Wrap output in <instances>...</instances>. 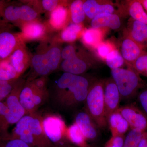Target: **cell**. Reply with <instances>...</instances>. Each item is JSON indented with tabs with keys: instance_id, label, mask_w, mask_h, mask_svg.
I'll use <instances>...</instances> for the list:
<instances>
[{
	"instance_id": "cell-32",
	"label": "cell",
	"mask_w": 147,
	"mask_h": 147,
	"mask_svg": "<svg viewBox=\"0 0 147 147\" xmlns=\"http://www.w3.org/2000/svg\"><path fill=\"white\" fill-rule=\"evenodd\" d=\"M143 133L138 129H131L125 137L123 147H137Z\"/></svg>"
},
{
	"instance_id": "cell-27",
	"label": "cell",
	"mask_w": 147,
	"mask_h": 147,
	"mask_svg": "<svg viewBox=\"0 0 147 147\" xmlns=\"http://www.w3.org/2000/svg\"><path fill=\"white\" fill-rule=\"evenodd\" d=\"M19 78L20 76L11 65L8 58L0 61V81H11Z\"/></svg>"
},
{
	"instance_id": "cell-5",
	"label": "cell",
	"mask_w": 147,
	"mask_h": 147,
	"mask_svg": "<svg viewBox=\"0 0 147 147\" xmlns=\"http://www.w3.org/2000/svg\"><path fill=\"white\" fill-rule=\"evenodd\" d=\"M85 104V110L100 129L108 126L105 115L104 83L97 81L91 85Z\"/></svg>"
},
{
	"instance_id": "cell-4",
	"label": "cell",
	"mask_w": 147,
	"mask_h": 147,
	"mask_svg": "<svg viewBox=\"0 0 147 147\" xmlns=\"http://www.w3.org/2000/svg\"><path fill=\"white\" fill-rule=\"evenodd\" d=\"M111 74L120 94L121 100H131L137 96L139 90L145 88L144 82L134 69H115L111 70Z\"/></svg>"
},
{
	"instance_id": "cell-39",
	"label": "cell",
	"mask_w": 147,
	"mask_h": 147,
	"mask_svg": "<svg viewBox=\"0 0 147 147\" xmlns=\"http://www.w3.org/2000/svg\"><path fill=\"white\" fill-rule=\"evenodd\" d=\"M97 46V51L98 55L105 59L108 54L113 50L110 45L105 42L99 43Z\"/></svg>"
},
{
	"instance_id": "cell-14",
	"label": "cell",
	"mask_w": 147,
	"mask_h": 147,
	"mask_svg": "<svg viewBox=\"0 0 147 147\" xmlns=\"http://www.w3.org/2000/svg\"><path fill=\"white\" fill-rule=\"evenodd\" d=\"M32 56L25 43L18 47L8 58L20 77L31 65Z\"/></svg>"
},
{
	"instance_id": "cell-2",
	"label": "cell",
	"mask_w": 147,
	"mask_h": 147,
	"mask_svg": "<svg viewBox=\"0 0 147 147\" xmlns=\"http://www.w3.org/2000/svg\"><path fill=\"white\" fill-rule=\"evenodd\" d=\"M42 118L36 112L26 114L16 124L9 136L33 147H55L44 132Z\"/></svg>"
},
{
	"instance_id": "cell-28",
	"label": "cell",
	"mask_w": 147,
	"mask_h": 147,
	"mask_svg": "<svg viewBox=\"0 0 147 147\" xmlns=\"http://www.w3.org/2000/svg\"><path fill=\"white\" fill-rule=\"evenodd\" d=\"M84 3L81 0H76L70 4L71 18L74 24H81L85 19L86 15L83 7Z\"/></svg>"
},
{
	"instance_id": "cell-13",
	"label": "cell",
	"mask_w": 147,
	"mask_h": 147,
	"mask_svg": "<svg viewBox=\"0 0 147 147\" xmlns=\"http://www.w3.org/2000/svg\"><path fill=\"white\" fill-rule=\"evenodd\" d=\"M104 99L107 120L110 114L118 110L121 100L118 89L113 79L104 83Z\"/></svg>"
},
{
	"instance_id": "cell-26",
	"label": "cell",
	"mask_w": 147,
	"mask_h": 147,
	"mask_svg": "<svg viewBox=\"0 0 147 147\" xmlns=\"http://www.w3.org/2000/svg\"><path fill=\"white\" fill-rule=\"evenodd\" d=\"M129 13L133 20L147 25V13L140 1H134L130 3Z\"/></svg>"
},
{
	"instance_id": "cell-35",
	"label": "cell",
	"mask_w": 147,
	"mask_h": 147,
	"mask_svg": "<svg viewBox=\"0 0 147 147\" xmlns=\"http://www.w3.org/2000/svg\"><path fill=\"white\" fill-rule=\"evenodd\" d=\"M0 147H33L18 138H13L9 135L0 139Z\"/></svg>"
},
{
	"instance_id": "cell-43",
	"label": "cell",
	"mask_w": 147,
	"mask_h": 147,
	"mask_svg": "<svg viewBox=\"0 0 147 147\" xmlns=\"http://www.w3.org/2000/svg\"><path fill=\"white\" fill-rule=\"evenodd\" d=\"M140 2L144 7L145 10L146 11L147 13V0H143V1H140Z\"/></svg>"
},
{
	"instance_id": "cell-22",
	"label": "cell",
	"mask_w": 147,
	"mask_h": 147,
	"mask_svg": "<svg viewBox=\"0 0 147 147\" xmlns=\"http://www.w3.org/2000/svg\"><path fill=\"white\" fill-rule=\"evenodd\" d=\"M129 37L144 49L147 47V25L132 19Z\"/></svg>"
},
{
	"instance_id": "cell-1",
	"label": "cell",
	"mask_w": 147,
	"mask_h": 147,
	"mask_svg": "<svg viewBox=\"0 0 147 147\" xmlns=\"http://www.w3.org/2000/svg\"><path fill=\"white\" fill-rule=\"evenodd\" d=\"M90 86L86 77L64 72L56 83L54 100L61 108H74L84 103Z\"/></svg>"
},
{
	"instance_id": "cell-16",
	"label": "cell",
	"mask_w": 147,
	"mask_h": 147,
	"mask_svg": "<svg viewBox=\"0 0 147 147\" xmlns=\"http://www.w3.org/2000/svg\"><path fill=\"white\" fill-rule=\"evenodd\" d=\"M68 16L69 11L66 6H59L50 12L49 20L46 24L50 31L63 30L67 26Z\"/></svg>"
},
{
	"instance_id": "cell-7",
	"label": "cell",
	"mask_w": 147,
	"mask_h": 147,
	"mask_svg": "<svg viewBox=\"0 0 147 147\" xmlns=\"http://www.w3.org/2000/svg\"><path fill=\"white\" fill-rule=\"evenodd\" d=\"M39 13L28 4L8 1L4 9L3 19L5 23L19 26L21 24L37 20Z\"/></svg>"
},
{
	"instance_id": "cell-3",
	"label": "cell",
	"mask_w": 147,
	"mask_h": 147,
	"mask_svg": "<svg viewBox=\"0 0 147 147\" xmlns=\"http://www.w3.org/2000/svg\"><path fill=\"white\" fill-rule=\"evenodd\" d=\"M45 44L32 56V67L36 74L40 76H47L56 70L62 59V50L58 42L52 39L50 45Z\"/></svg>"
},
{
	"instance_id": "cell-40",
	"label": "cell",
	"mask_w": 147,
	"mask_h": 147,
	"mask_svg": "<svg viewBox=\"0 0 147 147\" xmlns=\"http://www.w3.org/2000/svg\"><path fill=\"white\" fill-rule=\"evenodd\" d=\"M76 53V50L73 45H67L62 50L61 59L63 60L67 59Z\"/></svg>"
},
{
	"instance_id": "cell-23",
	"label": "cell",
	"mask_w": 147,
	"mask_h": 147,
	"mask_svg": "<svg viewBox=\"0 0 147 147\" xmlns=\"http://www.w3.org/2000/svg\"><path fill=\"white\" fill-rule=\"evenodd\" d=\"M82 29L81 24L72 23L63 29L59 36L52 38L54 41L58 42L60 41L71 42L75 41L82 33Z\"/></svg>"
},
{
	"instance_id": "cell-38",
	"label": "cell",
	"mask_w": 147,
	"mask_h": 147,
	"mask_svg": "<svg viewBox=\"0 0 147 147\" xmlns=\"http://www.w3.org/2000/svg\"><path fill=\"white\" fill-rule=\"evenodd\" d=\"M137 100L142 111L147 116V88H143L137 95Z\"/></svg>"
},
{
	"instance_id": "cell-41",
	"label": "cell",
	"mask_w": 147,
	"mask_h": 147,
	"mask_svg": "<svg viewBox=\"0 0 147 147\" xmlns=\"http://www.w3.org/2000/svg\"><path fill=\"white\" fill-rule=\"evenodd\" d=\"M8 2L7 1L0 0V28L8 24L5 23L3 19L4 9Z\"/></svg>"
},
{
	"instance_id": "cell-9",
	"label": "cell",
	"mask_w": 147,
	"mask_h": 147,
	"mask_svg": "<svg viewBox=\"0 0 147 147\" xmlns=\"http://www.w3.org/2000/svg\"><path fill=\"white\" fill-rule=\"evenodd\" d=\"M26 82V80L19 78L12 91L5 99L8 109L6 121L9 126L17 123L26 114L19 101L20 93Z\"/></svg>"
},
{
	"instance_id": "cell-37",
	"label": "cell",
	"mask_w": 147,
	"mask_h": 147,
	"mask_svg": "<svg viewBox=\"0 0 147 147\" xmlns=\"http://www.w3.org/2000/svg\"><path fill=\"white\" fill-rule=\"evenodd\" d=\"M125 137V135L112 136L105 143L104 147H123Z\"/></svg>"
},
{
	"instance_id": "cell-10",
	"label": "cell",
	"mask_w": 147,
	"mask_h": 147,
	"mask_svg": "<svg viewBox=\"0 0 147 147\" xmlns=\"http://www.w3.org/2000/svg\"><path fill=\"white\" fill-rule=\"evenodd\" d=\"M11 27L8 24L0 28V61L8 58L18 47L26 43L20 32L12 31Z\"/></svg>"
},
{
	"instance_id": "cell-30",
	"label": "cell",
	"mask_w": 147,
	"mask_h": 147,
	"mask_svg": "<svg viewBox=\"0 0 147 147\" xmlns=\"http://www.w3.org/2000/svg\"><path fill=\"white\" fill-rule=\"evenodd\" d=\"M8 113V109L5 101L0 102V139L5 138L9 135V126L6 118Z\"/></svg>"
},
{
	"instance_id": "cell-42",
	"label": "cell",
	"mask_w": 147,
	"mask_h": 147,
	"mask_svg": "<svg viewBox=\"0 0 147 147\" xmlns=\"http://www.w3.org/2000/svg\"><path fill=\"white\" fill-rule=\"evenodd\" d=\"M137 147H147V131L143 132Z\"/></svg>"
},
{
	"instance_id": "cell-31",
	"label": "cell",
	"mask_w": 147,
	"mask_h": 147,
	"mask_svg": "<svg viewBox=\"0 0 147 147\" xmlns=\"http://www.w3.org/2000/svg\"><path fill=\"white\" fill-rule=\"evenodd\" d=\"M106 64L111 70L121 68L123 65L124 59L117 50H113L105 58Z\"/></svg>"
},
{
	"instance_id": "cell-19",
	"label": "cell",
	"mask_w": 147,
	"mask_h": 147,
	"mask_svg": "<svg viewBox=\"0 0 147 147\" xmlns=\"http://www.w3.org/2000/svg\"><path fill=\"white\" fill-rule=\"evenodd\" d=\"M61 67L65 73L81 75L87 70V65L85 62L77 56L76 53L71 57L63 60L61 63Z\"/></svg>"
},
{
	"instance_id": "cell-20",
	"label": "cell",
	"mask_w": 147,
	"mask_h": 147,
	"mask_svg": "<svg viewBox=\"0 0 147 147\" xmlns=\"http://www.w3.org/2000/svg\"><path fill=\"white\" fill-rule=\"evenodd\" d=\"M119 17L113 13H103L92 19L91 26L93 28L98 29L107 27L113 30L118 29L121 26Z\"/></svg>"
},
{
	"instance_id": "cell-24",
	"label": "cell",
	"mask_w": 147,
	"mask_h": 147,
	"mask_svg": "<svg viewBox=\"0 0 147 147\" xmlns=\"http://www.w3.org/2000/svg\"><path fill=\"white\" fill-rule=\"evenodd\" d=\"M66 137L70 143L78 147H91L88 144L87 139L75 123L67 127Z\"/></svg>"
},
{
	"instance_id": "cell-15",
	"label": "cell",
	"mask_w": 147,
	"mask_h": 147,
	"mask_svg": "<svg viewBox=\"0 0 147 147\" xmlns=\"http://www.w3.org/2000/svg\"><path fill=\"white\" fill-rule=\"evenodd\" d=\"M74 123L79 127L87 141H94L98 137L99 128L86 111L77 113Z\"/></svg>"
},
{
	"instance_id": "cell-12",
	"label": "cell",
	"mask_w": 147,
	"mask_h": 147,
	"mask_svg": "<svg viewBox=\"0 0 147 147\" xmlns=\"http://www.w3.org/2000/svg\"><path fill=\"white\" fill-rule=\"evenodd\" d=\"M22 38L25 42L34 40L45 41L48 39L50 30L46 24L34 20L21 24L19 26Z\"/></svg>"
},
{
	"instance_id": "cell-18",
	"label": "cell",
	"mask_w": 147,
	"mask_h": 147,
	"mask_svg": "<svg viewBox=\"0 0 147 147\" xmlns=\"http://www.w3.org/2000/svg\"><path fill=\"white\" fill-rule=\"evenodd\" d=\"M144 51V48L130 37L124 40L122 44L121 55L132 64Z\"/></svg>"
},
{
	"instance_id": "cell-36",
	"label": "cell",
	"mask_w": 147,
	"mask_h": 147,
	"mask_svg": "<svg viewBox=\"0 0 147 147\" xmlns=\"http://www.w3.org/2000/svg\"><path fill=\"white\" fill-rule=\"evenodd\" d=\"M28 80H30L33 84L40 91L45 93L49 94L47 86L48 81L47 76H40L39 78H34Z\"/></svg>"
},
{
	"instance_id": "cell-8",
	"label": "cell",
	"mask_w": 147,
	"mask_h": 147,
	"mask_svg": "<svg viewBox=\"0 0 147 147\" xmlns=\"http://www.w3.org/2000/svg\"><path fill=\"white\" fill-rule=\"evenodd\" d=\"M49 94L38 89L30 80H26L19 96V101L26 114L36 113Z\"/></svg>"
},
{
	"instance_id": "cell-29",
	"label": "cell",
	"mask_w": 147,
	"mask_h": 147,
	"mask_svg": "<svg viewBox=\"0 0 147 147\" xmlns=\"http://www.w3.org/2000/svg\"><path fill=\"white\" fill-rule=\"evenodd\" d=\"M101 37V33L98 29H88L84 31L82 35L83 42L90 46H95L99 44Z\"/></svg>"
},
{
	"instance_id": "cell-6",
	"label": "cell",
	"mask_w": 147,
	"mask_h": 147,
	"mask_svg": "<svg viewBox=\"0 0 147 147\" xmlns=\"http://www.w3.org/2000/svg\"><path fill=\"white\" fill-rule=\"evenodd\" d=\"M42 122L46 136L55 147H67L70 143L66 137L67 127L61 116L47 115L42 117Z\"/></svg>"
},
{
	"instance_id": "cell-33",
	"label": "cell",
	"mask_w": 147,
	"mask_h": 147,
	"mask_svg": "<svg viewBox=\"0 0 147 147\" xmlns=\"http://www.w3.org/2000/svg\"><path fill=\"white\" fill-rule=\"evenodd\" d=\"M132 65L137 73L147 77V53L144 51Z\"/></svg>"
},
{
	"instance_id": "cell-34",
	"label": "cell",
	"mask_w": 147,
	"mask_h": 147,
	"mask_svg": "<svg viewBox=\"0 0 147 147\" xmlns=\"http://www.w3.org/2000/svg\"><path fill=\"white\" fill-rule=\"evenodd\" d=\"M18 79L9 81H0V102L5 100L10 94Z\"/></svg>"
},
{
	"instance_id": "cell-25",
	"label": "cell",
	"mask_w": 147,
	"mask_h": 147,
	"mask_svg": "<svg viewBox=\"0 0 147 147\" xmlns=\"http://www.w3.org/2000/svg\"><path fill=\"white\" fill-rule=\"evenodd\" d=\"M25 3L32 7L40 14L42 11H48L50 13L59 6H66V2L58 0H42L29 1Z\"/></svg>"
},
{
	"instance_id": "cell-44",
	"label": "cell",
	"mask_w": 147,
	"mask_h": 147,
	"mask_svg": "<svg viewBox=\"0 0 147 147\" xmlns=\"http://www.w3.org/2000/svg\"><path fill=\"white\" fill-rule=\"evenodd\" d=\"M91 147H93L91 146Z\"/></svg>"
},
{
	"instance_id": "cell-17",
	"label": "cell",
	"mask_w": 147,
	"mask_h": 147,
	"mask_svg": "<svg viewBox=\"0 0 147 147\" xmlns=\"http://www.w3.org/2000/svg\"><path fill=\"white\" fill-rule=\"evenodd\" d=\"M107 122L112 136L125 135L129 128L128 123L118 110L108 116Z\"/></svg>"
},
{
	"instance_id": "cell-21",
	"label": "cell",
	"mask_w": 147,
	"mask_h": 147,
	"mask_svg": "<svg viewBox=\"0 0 147 147\" xmlns=\"http://www.w3.org/2000/svg\"><path fill=\"white\" fill-rule=\"evenodd\" d=\"M84 9L86 16L93 19L103 13H113L114 8L110 4L100 5L94 0H88L84 3Z\"/></svg>"
},
{
	"instance_id": "cell-11",
	"label": "cell",
	"mask_w": 147,
	"mask_h": 147,
	"mask_svg": "<svg viewBox=\"0 0 147 147\" xmlns=\"http://www.w3.org/2000/svg\"><path fill=\"white\" fill-rule=\"evenodd\" d=\"M128 123L131 129L147 131V116L142 110L132 103L121 106L118 110Z\"/></svg>"
}]
</instances>
